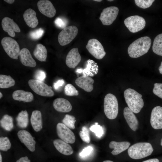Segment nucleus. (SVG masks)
Returning a JSON list of instances; mask_svg holds the SVG:
<instances>
[{"instance_id": "obj_22", "label": "nucleus", "mask_w": 162, "mask_h": 162, "mask_svg": "<svg viewBox=\"0 0 162 162\" xmlns=\"http://www.w3.org/2000/svg\"><path fill=\"white\" fill-rule=\"evenodd\" d=\"M53 143L56 149L63 154L69 155L72 154L74 152L71 146L62 140L55 139L53 141Z\"/></svg>"}, {"instance_id": "obj_34", "label": "nucleus", "mask_w": 162, "mask_h": 162, "mask_svg": "<svg viewBox=\"0 0 162 162\" xmlns=\"http://www.w3.org/2000/svg\"><path fill=\"white\" fill-rule=\"evenodd\" d=\"M82 130L79 132L80 136L81 139L86 143H89L90 142V138L89 131L85 126L82 128Z\"/></svg>"}, {"instance_id": "obj_50", "label": "nucleus", "mask_w": 162, "mask_h": 162, "mask_svg": "<svg viewBox=\"0 0 162 162\" xmlns=\"http://www.w3.org/2000/svg\"><path fill=\"white\" fill-rule=\"evenodd\" d=\"M93 1H94L97 2H101V1H102V0H94Z\"/></svg>"}, {"instance_id": "obj_1", "label": "nucleus", "mask_w": 162, "mask_h": 162, "mask_svg": "<svg viewBox=\"0 0 162 162\" xmlns=\"http://www.w3.org/2000/svg\"><path fill=\"white\" fill-rule=\"evenodd\" d=\"M151 43V38L148 36L137 39L129 46L128 49L129 55L135 58L144 55L148 52Z\"/></svg>"}, {"instance_id": "obj_33", "label": "nucleus", "mask_w": 162, "mask_h": 162, "mask_svg": "<svg viewBox=\"0 0 162 162\" xmlns=\"http://www.w3.org/2000/svg\"><path fill=\"white\" fill-rule=\"evenodd\" d=\"M11 146L10 141L8 137L2 136L0 138V149L3 151H7Z\"/></svg>"}, {"instance_id": "obj_46", "label": "nucleus", "mask_w": 162, "mask_h": 162, "mask_svg": "<svg viewBox=\"0 0 162 162\" xmlns=\"http://www.w3.org/2000/svg\"><path fill=\"white\" fill-rule=\"evenodd\" d=\"M158 70L160 73L162 74V61L160 65L158 68Z\"/></svg>"}, {"instance_id": "obj_37", "label": "nucleus", "mask_w": 162, "mask_h": 162, "mask_svg": "<svg viewBox=\"0 0 162 162\" xmlns=\"http://www.w3.org/2000/svg\"><path fill=\"white\" fill-rule=\"evenodd\" d=\"M44 32V30L42 28H40L31 32L29 35L32 39L37 40L39 39L42 36Z\"/></svg>"}, {"instance_id": "obj_38", "label": "nucleus", "mask_w": 162, "mask_h": 162, "mask_svg": "<svg viewBox=\"0 0 162 162\" xmlns=\"http://www.w3.org/2000/svg\"><path fill=\"white\" fill-rule=\"evenodd\" d=\"M153 92L154 94L162 99V83H155Z\"/></svg>"}, {"instance_id": "obj_45", "label": "nucleus", "mask_w": 162, "mask_h": 162, "mask_svg": "<svg viewBox=\"0 0 162 162\" xmlns=\"http://www.w3.org/2000/svg\"><path fill=\"white\" fill-rule=\"evenodd\" d=\"M4 1H5L8 3L10 4H12L15 1L14 0H4Z\"/></svg>"}, {"instance_id": "obj_32", "label": "nucleus", "mask_w": 162, "mask_h": 162, "mask_svg": "<svg viewBox=\"0 0 162 162\" xmlns=\"http://www.w3.org/2000/svg\"><path fill=\"white\" fill-rule=\"evenodd\" d=\"M64 92L65 94L68 96H77L79 94V92L71 84H68L64 88Z\"/></svg>"}, {"instance_id": "obj_21", "label": "nucleus", "mask_w": 162, "mask_h": 162, "mask_svg": "<svg viewBox=\"0 0 162 162\" xmlns=\"http://www.w3.org/2000/svg\"><path fill=\"white\" fill-rule=\"evenodd\" d=\"M35 12L31 8L26 10L23 14V17L26 23L29 27L34 28L38 23Z\"/></svg>"}, {"instance_id": "obj_30", "label": "nucleus", "mask_w": 162, "mask_h": 162, "mask_svg": "<svg viewBox=\"0 0 162 162\" xmlns=\"http://www.w3.org/2000/svg\"><path fill=\"white\" fill-rule=\"evenodd\" d=\"M152 49L156 54L162 56V33L158 35L154 39Z\"/></svg>"}, {"instance_id": "obj_42", "label": "nucleus", "mask_w": 162, "mask_h": 162, "mask_svg": "<svg viewBox=\"0 0 162 162\" xmlns=\"http://www.w3.org/2000/svg\"><path fill=\"white\" fill-rule=\"evenodd\" d=\"M64 83V81L63 79H61L54 83L53 87L56 90L59 89L60 87L62 86Z\"/></svg>"}, {"instance_id": "obj_49", "label": "nucleus", "mask_w": 162, "mask_h": 162, "mask_svg": "<svg viewBox=\"0 0 162 162\" xmlns=\"http://www.w3.org/2000/svg\"><path fill=\"white\" fill-rule=\"evenodd\" d=\"M2 96H3L1 92H0V98L1 99V98L2 97Z\"/></svg>"}, {"instance_id": "obj_16", "label": "nucleus", "mask_w": 162, "mask_h": 162, "mask_svg": "<svg viewBox=\"0 0 162 162\" xmlns=\"http://www.w3.org/2000/svg\"><path fill=\"white\" fill-rule=\"evenodd\" d=\"M81 59L78 48H74L69 52L67 55L66 64L69 68H74L80 62Z\"/></svg>"}, {"instance_id": "obj_11", "label": "nucleus", "mask_w": 162, "mask_h": 162, "mask_svg": "<svg viewBox=\"0 0 162 162\" xmlns=\"http://www.w3.org/2000/svg\"><path fill=\"white\" fill-rule=\"evenodd\" d=\"M56 131L58 136L62 140L68 143L75 142L76 138L74 133L63 123L59 122L57 124Z\"/></svg>"}, {"instance_id": "obj_6", "label": "nucleus", "mask_w": 162, "mask_h": 162, "mask_svg": "<svg viewBox=\"0 0 162 162\" xmlns=\"http://www.w3.org/2000/svg\"><path fill=\"white\" fill-rule=\"evenodd\" d=\"M28 84L31 89L37 94L43 96L52 97L54 94L52 87L43 82L35 79H31Z\"/></svg>"}, {"instance_id": "obj_52", "label": "nucleus", "mask_w": 162, "mask_h": 162, "mask_svg": "<svg viewBox=\"0 0 162 162\" xmlns=\"http://www.w3.org/2000/svg\"><path fill=\"white\" fill-rule=\"evenodd\" d=\"M107 1H108L111 2V1H113V0H108Z\"/></svg>"}, {"instance_id": "obj_29", "label": "nucleus", "mask_w": 162, "mask_h": 162, "mask_svg": "<svg viewBox=\"0 0 162 162\" xmlns=\"http://www.w3.org/2000/svg\"><path fill=\"white\" fill-rule=\"evenodd\" d=\"M1 127L7 131H10L13 128L14 124L12 117L7 115H4L0 121Z\"/></svg>"}, {"instance_id": "obj_3", "label": "nucleus", "mask_w": 162, "mask_h": 162, "mask_svg": "<svg viewBox=\"0 0 162 162\" xmlns=\"http://www.w3.org/2000/svg\"><path fill=\"white\" fill-rule=\"evenodd\" d=\"M153 151V148L150 143L140 142L130 146L128 152L130 158L134 159H139L149 156Z\"/></svg>"}, {"instance_id": "obj_23", "label": "nucleus", "mask_w": 162, "mask_h": 162, "mask_svg": "<svg viewBox=\"0 0 162 162\" xmlns=\"http://www.w3.org/2000/svg\"><path fill=\"white\" fill-rule=\"evenodd\" d=\"M12 97L16 100L29 102L33 100L34 96L31 92L18 90L14 92L12 94Z\"/></svg>"}, {"instance_id": "obj_13", "label": "nucleus", "mask_w": 162, "mask_h": 162, "mask_svg": "<svg viewBox=\"0 0 162 162\" xmlns=\"http://www.w3.org/2000/svg\"><path fill=\"white\" fill-rule=\"evenodd\" d=\"M2 28L5 32H7L10 36L14 37L15 36V32H20V29L17 24L13 19L5 17L2 21Z\"/></svg>"}, {"instance_id": "obj_36", "label": "nucleus", "mask_w": 162, "mask_h": 162, "mask_svg": "<svg viewBox=\"0 0 162 162\" xmlns=\"http://www.w3.org/2000/svg\"><path fill=\"white\" fill-rule=\"evenodd\" d=\"M154 1V0H135L136 4L138 7L143 9L149 7Z\"/></svg>"}, {"instance_id": "obj_17", "label": "nucleus", "mask_w": 162, "mask_h": 162, "mask_svg": "<svg viewBox=\"0 0 162 162\" xmlns=\"http://www.w3.org/2000/svg\"><path fill=\"white\" fill-rule=\"evenodd\" d=\"M76 84L80 88L87 92H90L93 89L94 80L91 77L86 75L77 78L75 80Z\"/></svg>"}, {"instance_id": "obj_41", "label": "nucleus", "mask_w": 162, "mask_h": 162, "mask_svg": "<svg viewBox=\"0 0 162 162\" xmlns=\"http://www.w3.org/2000/svg\"><path fill=\"white\" fill-rule=\"evenodd\" d=\"M55 23L57 26L62 28H64L66 24L64 21L62 19L59 17L57 18L56 19Z\"/></svg>"}, {"instance_id": "obj_7", "label": "nucleus", "mask_w": 162, "mask_h": 162, "mask_svg": "<svg viewBox=\"0 0 162 162\" xmlns=\"http://www.w3.org/2000/svg\"><path fill=\"white\" fill-rule=\"evenodd\" d=\"M124 24L129 31L132 33L138 32L143 29L146 26L145 19L138 15L130 16L124 21Z\"/></svg>"}, {"instance_id": "obj_15", "label": "nucleus", "mask_w": 162, "mask_h": 162, "mask_svg": "<svg viewBox=\"0 0 162 162\" xmlns=\"http://www.w3.org/2000/svg\"><path fill=\"white\" fill-rule=\"evenodd\" d=\"M150 123L155 129H162V107L157 106L153 108L151 115Z\"/></svg>"}, {"instance_id": "obj_20", "label": "nucleus", "mask_w": 162, "mask_h": 162, "mask_svg": "<svg viewBox=\"0 0 162 162\" xmlns=\"http://www.w3.org/2000/svg\"><path fill=\"white\" fill-rule=\"evenodd\" d=\"M54 108L57 111L66 112H70L72 109L70 103L67 99L63 98H57L53 102Z\"/></svg>"}, {"instance_id": "obj_31", "label": "nucleus", "mask_w": 162, "mask_h": 162, "mask_svg": "<svg viewBox=\"0 0 162 162\" xmlns=\"http://www.w3.org/2000/svg\"><path fill=\"white\" fill-rule=\"evenodd\" d=\"M76 122L75 117L72 115L66 114L62 120V122L69 129L75 128V123Z\"/></svg>"}, {"instance_id": "obj_51", "label": "nucleus", "mask_w": 162, "mask_h": 162, "mask_svg": "<svg viewBox=\"0 0 162 162\" xmlns=\"http://www.w3.org/2000/svg\"><path fill=\"white\" fill-rule=\"evenodd\" d=\"M160 145L162 146V138L161 140Z\"/></svg>"}, {"instance_id": "obj_39", "label": "nucleus", "mask_w": 162, "mask_h": 162, "mask_svg": "<svg viewBox=\"0 0 162 162\" xmlns=\"http://www.w3.org/2000/svg\"><path fill=\"white\" fill-rule=\"evenodd\" d=\"M46 74L45 72L42 70H37L34 74L35 80L44 81L46 78Z\"/></svg>"}, {"instance_id": "obj_47", "label": "nucleus", "mask_w": 162, "mask_h": 162, "mask_svg": "<svg viewBox=\"0 0 162 162\" xmlns=\"http://www.w3.org/2000/svg\"><path fill=\"white\" fill-rule=\"evenodd\" d=\"M0 162H2V158L1 153H0Z\"/></svg>"}, {"instance_id": "obj_14", "label": "nucleus", "mask_w": 162, "mask_h": 162, "mask_svg": "<svg viewBox=\"0 0 162 162\" xmlns=\"http://www.w3.org/2000/svg\"><path fill=\"white\" fill-rule=\"evenodd\" d=\"M17 136L20 141L30 151L33 152L35 151L36 142L30 133L26 130H21L18 131Z\"/></svg>"}, {"instance_id": "obj_43", "label": "nucleus", "mask_w": 162, "mask_h": 162, "mask_svg": "<svg viewBox=\"0 0 162 162\" xmlns=\"http://www.w3.org/2000/svg\"><path fill=\"white\" fill-rule=\"evenodd\" d=\"M16 162H30V160L27 156H25L20 158Z\"/></svg>"}, {"instance_id": "obj_25", "label": "nucleus", "mask_w": 162, "mask_h": 162, "mask_svg": "<svg viewBox=\"0 0 162 162\" xmlns=\"http://www.w3.org/2000/svg\"><path fill=\"white\" fill-rule=\"evenodd\" d=\"M130 145V143L128 142H117L112 141L110 142L109 147L110 148L113 149L111 153L113 155H116L127 149Z\"/></svg>"}, {"instance_id": "obj_9", "label": "nucleus", "mask_w": 162, "mask_h": 162, "mask_svg": "<svg viewBox=\"0 0 162 162\" xmlns=\"http://www.w3.org/2000/svg\"><path fill=\"white\" fill-rule=\"evenodd\" d=\"M86 47L88 52L98 59H102L106 55L102 45L96 39L93 38L89 40Z\"/></svg>"}, {"instance_id": "obj_27", "label": "nucleus", "mask_w": 162, "mask_h": 162, "mask_svg": "<svg viewBox=\"0 0 162 162\" xmlns=\"http://www.w3.org/2000/svg\"><path fill=\"white\" fill-rule=\"evenodd\" d=\"M17 125L21 128H26L28 123V114L26 110H22L16 118Z\"/></svg>"}, {"instance_id": "obj_28", "label": "nucleus", "mask_w": 162, "mask_h": 162, "mask_svg": "<svg viewBox=\"0 0 162 162\" xmlns=\"http://www.w3.org/2000/svg\"><path fill=\"white\" fill-rule=\"evenodd\" d=\"M15 84V81L10 75H0V88H9L14 86Z\"/></svg>"}, {"instance_id": "obj_35", "label": "nucleus", "mask_w": 162, "mask_h": 162, "mask_svg": "<svg viewBox=\"0 0 162 162\" xmlns=\"http://www.w3.org/2000/svg\"><path fill=\"white\" fill-rule=\"evenodd\" d=\"M89 129L95 134L96 136L99 138L100 137L104 134L102 127L98 125V122L95 123V124L91 126L89 128Z\"/></svg>"}, {"instance_id": "obj_10", "label": "nucleus", "mask_w": 162, "mask_h": 162, "mask_svg": "<svg viewBox=\"0 0 162 162\" xmlns=\"http://www.w3.org/2000/svg\"><path fill=\"white\" fill-rule=\"evenodd\" d=\"M119 12L118 8L115 6L104 9L100 14L99 19L104 25H111L116 19Z\"/></svg>"}, {"instance_id": "obj_18", "label": "nucleus", "mask_w": 162, "mask_h": 162, "mask_svg": "<svg viewBox=\"0 0 162 162\" xmlns=\"http://www.w3.org/2000/svg\"><path fill=\"white\" fill-rule=\"evenodd\" d=\"M19 56L21 62L24 66L31 67H34L36 66V63L27 49H22L20 50Z\"/></svg>"}, {"instance_id": "obj_48", "label": "nucleus", "mask_w": 162, "mask_h": 162, "mask_svg": "<svg viewBox=\"0 0 162 162\" xmlns=\"http://www.w3.org/2000/svg\"><path fill=\"white\" fill-rule=\"evenodd\" d=\"M103 162H114L111 160H106L104 161Z\"/></svg>"}, {"instance_id": "obj_5", "label": "nucleus", "mask_w": 162, "mask_h": 162, "mask_svg": "<svg viewBox=\"0 0 162 162\" xmlns=\"http://www.w3.org/2000/svg\"><path fill=\"white\" fill-rule=\"evenodd\" d=\"M1 44L5 52L11 58L17 59L20 51V46L17 41L9 37H4L1 41Z\"/></svg>"}, {"instance_id": "obj_4", "label": "nucleus", "mask_w": 162, "mask_h": 162, "mask_svg": "<svg viewBox=\"0 0 162 162\" xmlns=\"http://www.w3.org/2000/svg\"><path fill=\"white\" fill-rule=\"evenodd\" d=\"M104 106L105 114L108 118L113 119L116 118L118 113V104L114 95L108 93L105 96Z\"/></svg>"}, {"instance_id": "obj_2", "label": "nucleus", "mask_w": 162, "mask_h": 162, "mask_svg": "<svg viewBox=\"0 0 162 162\" xmlns=\"http://www.w3.org/2000/svg\"><path fill=\"white\" fill-rule=\"evenodd\" d=\"M124 96L130 110L135 113L139 112L144 105L142 95L135 90L128 88L124 91Z\"/></svg>"}, {"instance_id": "obj_40", "label": "nucleus", "mask_w": 162, "mask_h": 162, "mask_svg": "<svg viewBox=\"0 0 162 162\" xmlns=\"http://www.w3.org/2000/svg\"><path fill=\"white\" fill-rule=\"evenodd\" d=\"M93 150L92 147L90 146H87L80 153V156L82 157H85L89 155Z\"/></svg>"}, {"instance_id": "obj_26", "label": "nucleus", "mask_w": 162, "mask_h": 162, "mask_svg": "<svg viewBox=\"0 0 162 162\" xmlns=\"http://www.w3.org/2000/svg\"><path fill=\"white\" fill-rule=\"evenodd\" d=\"M35 57L41 62H46L47 56V51L45 46L40 44L36 45L33 51Z\"/></svg>"}, {"instance_id": "obj_8", "label": "nucleus", "mask_w": 162, "mask_h": 162, "mask_svg": "<svg viewBox=\"0 0 162 162\" xmlns=\"http://www.w3.org/2000/svg\"><path fill=\"white\" fill-rule=\"evenodd\" d=\"M78 30L76 26H70L65 27L59 34L58 40L62 46L68 44L76 37Z\"/></svg>"}, {"instance_id": "obj_19", "label": "nucleus", "mask_w": 162, "mask_h": 162, "mask_svg": "<svg viewBox=\"0 0 162 162\" xmlns=\"http://www.w3.org/2000/svg\"><path fill=\"white\" fill-rule=\"evenodd\" d=\"M123 115L129 127L134 131L138 128V120L134 112L128 107H126L124 110Z\"/></svg>"}, {"instance_id": "obj_44", "label": "nucleus", "mask_w": 162, "mask_h": 162, "mask_svg": "<svg viewBox=\"0 0 162 162\" xmlns=\"http://www.w3.org/2000/svg\"><path fill=\"white\" fill-rule=\"evenodd\" d=\"M142 162H159V161L157 158H152L144 161Z\"/></svg>"}, {"instance_id": "obj_12", "label": "nucleus", "mask_w": 162, "mask_h": 162, "mask_svg": "<svg viewBox=\"0 0 162 162\" xmlns=\"http://www.w3.org/2000/svg\"><path fill=\"white\" fill-rule=\"evenodd\" d=\"M39 11L45 16L52 18L55 15L56 10L52 2L48 0H40L37 4Z\"/></svg>"}, {"instance_id": "obj_24", "label": "nucleus", "mask_w": 162, "mask_h": 162, "mask_svg": "<svg viewBox=\"0 0 162 162\" xmlns=\"http://www.w3.org/2000/svg\"><path fill=\"white\" fill-rule=\"evenodd\" d=\"M30 121L32 128L35 131L40 130L43 128L40 111L38 110L33 111L31 117Z\"/></svg>"}]
</instances>
